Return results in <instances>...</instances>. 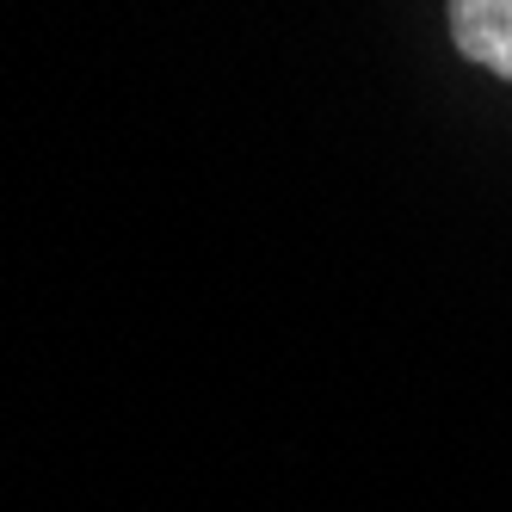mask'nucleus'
<instances>
[{"mask_svg": "<svg viewBox=\"0 0 512 512\" xmlns=\"http://www.w3.org/2000/svg\"><path fill=\"white\" fill-rule=\"evenodd\" d=\"M451 44L512 81V0H451Z\"/></svg>", "mask_w": 512, "mask_h": 512, "instance_id": "f257e3e1", "label": "nucleus"}]
</instances>
